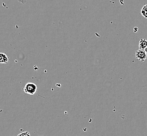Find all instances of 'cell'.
Listing matches in <instances>:
<instances>
[{
    "mask_svg": "<svg viewBox=\"0 0 147 136\" xmlns=\"http://www.w3.org/2000/svg\"><path fill=\"white\" fill-rule=\"evenodd\" d=\"M38 90L37 85L32 82L27 83L24 87L23 88V90L26 94H29L30 95H34L36 93Z\"/></svg>",
    "mask_w": 147,
    "mask_h": 136,
    "instance_id": "6da1fadb",
    "label": "cell"
},
{
    "mask_svg": "<svg viewBox=\"0 0 147 136\" xmlns=\"http://www.w3.org/2000/svg\"><path fill=\"white\" fill-rule=\"evenodd\" d=\"M135 56L136 58L137 59V60L141 62H144L147 58V54L144 51V50L139 49L136 51Z\"/></svg>",
    "mask_w": 147,
    "mask_h": 136,
    "instance_id": "7a4b0ae2",
    "label": "cell"
},
{
    "mask_svg": "<svg viewBox=\"0 0 147 136\" xmlns=\"http://www.w3.org/2000/svg\"><path fill=\"white\" fill-rule=\"evenodd\" d=\"M147 47V40L141 38L139 42V48L141 50H144Z\"/></svg>",
    "mask_w": 147,
    "mask_h": 136,
    "instance_id": "3957f363",
    "label": "cell"
},
{
    "mask_svg": "<svg viewBox=\"0 0 147 136\" xmlns=\"http://www.w3.org/2000/svg\"><path fill=\"white\" fill-rule=\"evenodd\" d=\"M9 61V58L7 55L4 53H0V63H7Z\"/></svg>",
    "mask_w": 147,
    "mask_h": 136,
    "instance_id": "277c9868",
    "label": "cell"
},
{
    "mask_svg": "<svg viewBox=\"0 0 147 136\" xmlns=\"http://www.w3.org/2000/svg\"><path fill=\"white\" fill-rule=\"evenodd\" d=\"M141 14L144 18H147V4L144 5V7H142L141 11Z\"/></svg>",
    "mask_w": 147,
    "mask_h": 136,
    "instance_id": "5b68a950",
    "label": "cell"
},
{
    "mask_svg": "<svg viewBox=\"0 0 147 136\" xmlns=\"http://www.w3.org/2000/svg\"><path fill=\"white\" fill-rule=\"evenodd\" d=\"M17 136H30V135L28 131H25L18 134Z\"/></svg>",
    "mask_w": 147,
    "mask_h": 136,
    "instance_id": "8992f818",
    "label": "cell"
},
{
    "mask_svg": "<svg viewBox=\"0 0 147 136\" xmlns=\"http://www.w3.org/2000/svg\"><path fill=\"white\" fill-rule=\"evenodd\" d=\"M144 51H145V52L146 53V54L147 55V47L146 48L144 49Z\"/></svg>",
    "mask_w": 147,
    "mask_h": 136,
    "instance_id": "52a82bcc",
    "label": "cell"
}]
</instances>
